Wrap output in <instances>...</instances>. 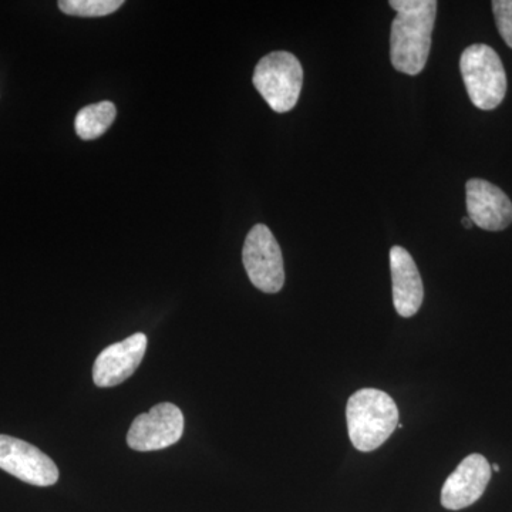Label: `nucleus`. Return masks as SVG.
<instances>
[{"instance_id":"15","label":"nucleus","mask_w":512,"mask_h":512,"mask_svg":"<svg viewBox=\"0 0 512 512\" xmlns=\"http://www.w3.org/2000/svg\"><path fill=\"white\" fill-rule=\"evenodd\" d=\"M463 225H464V228H467V229H471L473 228V221L470 220V218L466 217V218H463Z\"/></svg>"},{"instance_id":"16","label":"nucleus","mask_w":512,"mask_h":512,"mask_svg":"<svg viewBox=\"0 0 512 512\" xmlns=\"http://www.w3.org/2000/svg\"><path fill=\"white\" fill-rule=\"evenodd\" d=\"M491 470L500 471V466H498V464H494V466H493V468H491Z\"/></svg>"},{"instance_id":"5","label":"nucleus","mask_w":512,"mask_h":512,"mask_svg":"<svg viewBox=\"0 0 512 512\" xmlns=\"http://www.w3.org/2000/svg\"><path fill=\"white\" fill-rule=\"evenodd\" d=\"M242 262L249 281L259 291L278 293L284 288V256L274 234L266 225H255L249 231L242 249Z\"/></svg>"},{"instance_id":"2","label":"nucleus","mask_w":512,"mask_h":512,"mask_svg":"<svg viewBox=\"0 0 512 512\" xmlns=\"http://www.w3.org/2000/svg\"><path fill=\"white\" fill-rule=\"evenodd\" d=\"M346 420L353 446L370 453L386 443L399 426V409L382 390L362 389L350 396Z\"/></svg>"},{"instance_id":"7","label":"nucleus","mask_w":512,"mask_h":512,"mask_svg":"<svg viewBox=\"0 0 512 512\" xmlns=\"http://www.w3.org/2000/svg\"><path fill=\"white\" fill-rule=\"evenodd\" d=\"M0 468L23 483L50 487L59 481L55 461L33 444L0 434Z\"/></svg>"},{"instance_id":"3","label":"nucleus","mask_w":512,"mask_h":512,"mask_svg":"<svg viewBox=\"0 0 512 512\" xmlns=\"http://www.w3.org/2000/svg\"><path fill=\"white\" fill-rule=\"evenodd\" d=\"M461 76L471 103L480 110H494L507 93L503 62L493 47L477 43L467 47L460 59Z\"/></svg>"},{"instance_id":"11","label":"nucleus","mask_w":512,"mask_h":512,"mask_svg":"<svg viewBox=\"0 0 512 512\" xmlns=\"http://www.w3.org/2000/svg\"><path fill=\"white\" fill-rule=\"evenodd\" d=\"M393 303L403 318H412L420 311L424 299V286L413 256L403 247L390 249Z\"/></svg>"},{"instance_id":"8","label":"nucleus","mask_w":512,"mask_h":512,"mask_svg":"<svg viewBox=\"0 0 512 512\" xmlns=\"http://www.w3.org/2000/svg\"><path fill=\"white\" fill-rule=\"evenodd\" d=\"M491 480V466L481 454H470L450 474L441 490V505L460 511L480 500Z\"/></svg>"},{"instance_id":"12","label":"nucleus","mask_w":512,"mask_h":512,"mask_svg":"<svg viewBox=\"0 0 512 512\" xmlns=\"http://www.w3.org/2000/svg\"><path fill=\"white\" fill-rule=\"evenodd\" d=\"M116 106L111 101L90 104L76 116V133L82 140H96L109 130L116 119Z\"/></svg>"},{"instance_id":"4","label":"nucleus","mask_w":512,"mask_h":512,"mask_svg":"<svg viewBox=\"0 0 512 512\" xmlns=\"http://www.w3.org/2000/svg\"><path fill=\"white\" fill-rule=\"evenodd\" d=\"M255 89L276 113L291 111L302 92L303 69L289 52H272L256 64Z\"/></svg>"},{"instance_id":"14","label":"nucleus","mask_w":512,"mask_h":512,"mask_svg":"<svg viewBox=\"0 0 512 512\" xmlns=\"http://www.w3.org/2000/svg\"><path fill=\"white\" fill-rule=\"evenodd\" d=\"M493 12L498 32L512 49V0H494Z\"/></svg>"},{"instance_id":"13","label":"nucleus","mask_w":512,"mask_h":512,"mask_svg":"<svg viewBox=\"0 0 512 512\" xmlns=\"http://www.w3.org/2000/svg\"><path fill=\"white\" fill-rule=\"evenodd\" d=\"M123 5L121 0H60L63 13L80 18H101L116 12Z\"/></svg>"},{"instance_id":"9","label":"nucleus","mask_w":512,"mask_h":512,"mask_svg":"<svg viewBox=\"0 0 512 512\" xmlns=\"http://www.w3.org/2000/svg\"><path fill=\"white\" fill-rule=\"evenodd\" d=\"M148 339L144 333L113 343L97 356L93 366L96 386L113 387L124 383L136 373L147 352Z\"/></svg>"},{"instance_id":"10","label":"nucleus","mask_w":512,"mask_h":512,"mask_svg":"<svg viewBox=\"0 0 512 512\" xmlns=\"http://www.w3.org/2000/svg\"><path fill=\"white\" fill-rule=\"evenodd\" d=\"M468 218L485 231H503L512 224V202L497 185L473 178L467 181Z\"/></svg>"},{"instance_id":"1","label":"nucleus","mask_w":512,"mask_h":512,"mask_svg":"<svg viewBox=\"0 0 512 512\" xmlns=\"http://www.w3.org/2000/svg\"><path fill=\"white\" fill-rule=\"evenodd\" d=\"M397 15L390 32V60L397 72L416 76L429 60L436 0H392Z\"/></svg>"},{"instance_id":"6","label":"nucleus","mask_w":512,"mask_h":512,"mask_svg":"<svg viewBox=\"0 0 512 512\" xmlns=\"http://www.w3.org/2000/svg\"><path fill=\"white\" fill-rule=\"evenodd\" d=\"M183 434V412L173 403H161L134 419L127 433V444L143 453L158 451L178 443Z\"/></svg>"}]
</instances>
